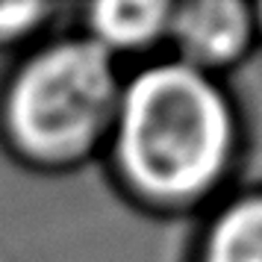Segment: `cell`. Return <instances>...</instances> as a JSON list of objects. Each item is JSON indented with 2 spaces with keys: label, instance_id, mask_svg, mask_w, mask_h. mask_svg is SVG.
Returning <instances> with one entry per match:
<instances>
[{
  "label": "cell",
  "instance_id": "8992f818",
  "mask_svg": "<svg viewBox=\"0 0 262 262\" xmlns=\"http://www.w3.org/2000/svg\"><path fill=\"white\" fill-rule=\"evenodd\" d=\"M45 12L38 3H0V36L21 33Z\"/></svg>",
  "mask_w": 262,
  "mask_h": 262
},
{
  "label": "cell",
  "instance_id": "3957f363",
  "mask_svg": "<svg viewBox=\"0 0 262 262\" xmlns=\"http://www.w3.org/2000/svg\"><path fill=\"white\" fill-rule=\"evenodd\" d=\"M174 36L191 59H230L248 36V15L238 3H191L174 18Z\"/></svg>",
  "mask_w": 262,
  "mask_h": 262
},
{
  "label": "cell",
  "instance_id": "5b68a950",
  "mask_svg": "<svg viewBox=\"0 0 262 262\" xmlns=\"http://www.w3.org/2000/svg\"><path fill=\"white\" fill-rule=\"evenodd\" d=\"M95 30L106 45L115 48H133L144 45L159 33L165 24L168 6L162 3H103L95 6Z\"/></svg>",
  "mask_w": 262,
  "mask_h": 262
},
{
  "label": "cell",
  "instance_id": "7a4b0ae2",
  "mask_svg": "<svg viewBox=\"0 0 262 262\" xmlns=\"http://www.w3.org/2000/svg\"><path fill=\"white\" fill-rule=\"evenodd\" d=\"M115 83L97 45H59L24 68L12 92V127L45 156L83 147L106 121Z\"/></svg>",
  "mask_w": 262,
  "mask_h": 262
},
{
  "label": "cell",
  "instance_id": "6da1fadb",
  "mask_svg": "<svg viewBox=\"0 0 262 262\" xmlns=\"http://www.w3.org/2000/svg\"><path fill=\"white\" fill-rule=\"evenodd\" d=\"M230 136L224 97L183 65L142 74L121 103L118 154L130 177L156 194H191L212 183Z\"/></svg>",
  "mask_w": 262,
  "mask_h": 262
},
{
  "label": "cell",
  "instance_id": "277c9868",
  "mask_svg": "<svg viewBox=\"0 0 262 262\" xmlns=\"http://www.w3.org/2000/svg\"><path fill=\"white\" fill-rule=\"evenodd\" d=\"M206 262H262V198L221 215L206 245Z\"/></svg>",
  "mask_w": 262,
  "mask_h": 262
}]
</instances>
